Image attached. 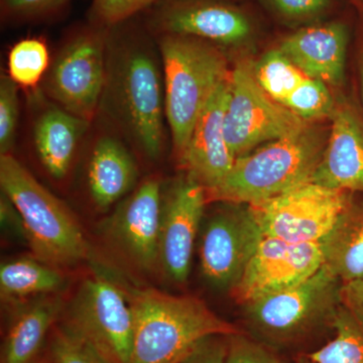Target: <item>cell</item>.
<instances>
[{"instance_id":"obj_1","label":"cell","mask_w":363,"mask_h":363,"mask_svg":"<svg viewBox=\"0 0 363 363\" xmlns=\"http://www.w3.org/2000/svg\"><path fill=\"white\" fill-rule=\"evenodd\" d=\"M123 288L135 316L130 363H181L205 339L242 333L200 298Z\"/></svg>"},{"instance_id":"obj_2","label":"cell","mask_w":363,"mask_h":363,"mask_svg":"<svg viewBox=\"0 0 363 363\" xmlns=\"http://www.w3.org/2000/svg\"><path fill=\"white\" fill-rule=\"evenodd\" d=\"M327 138L321 128L309 123L297 133L238 157L226 178L206 191L208 202L252 204L311 182Z\"/></svg>"},{"instance_id":"obj_3","label":"cell","mask_w":363,"mask_h":363,"mask_svg":"<svg viewBox=\"0 0 363 363\" xmlns=\"http://www.w3.org/2000/svg\"><path fill=\"white\" fill-rule=\"evenodd\" d=\"M159 47L164 68V112L174 152L180 162L200 114L231 70L222 50L205 40L162 35Z\"/></svg>"},{"instance_id":"obj_4","label":"cell","mask_w":363,"mask_h":363,"mask_svg":"<svg viewBox=\"0 0 363 363\" xmlns=\"http://www.w3.org/2000/svg\"><path fill=\"white\" fill-rule=\"evenodd\" d=\"M0 185L21 215L35 259L52 267L87 259L89 245L77 219L13 154L0 156Z\"/></svg>"},{"instance_id":"obj_5","label":"cell","mask_w":363,"mask_h":363,"mask_svg":"<svg viewBox=\"0 0 363 363\" xmlns=\"http://www.w3.org/2000/svg\"><path fill=\"white\" fill-rule=\"evenodd\" d=\"M107 59L104 94L131 140L150 160L164 147V91L162 74L150 49L128 42L116 47Z\"/></svg>"},{"instance_id":"obj_6","label":"cell","mask_w":363,"mask_h":363,"mask_svg":"<svg viewBox=\"0 0 363 363\" xmlns=\"http://www.w3.org/2000/svg\"><path fill=\"white\" fill-rule=\"evenodd\" d=\"M342 286L323 264L302 283L245 305L248 323L269 342H294L326 321L331 325L342 302Z\"/></svg>"},{"instance_id":"obj_7","label":"cell","mask_w":363,"mask_h":363,"mask_svg":"<svg viewBox=\"0 0 363 363\" xmlns=\"http://www.w3.org/2000/svg\"><path fill=\"white\" fill-rule=\"evenodd\" d=\"M229 84L225 135L236 159L267 143L297 133L309 123L262 89L255 77L252 60L240 59L235 64Z\"/></svg>"},{"instance_id":"obj_8","label":"cell","mask_w":363,"mask_h":363,"mask_svg":"<svg viewBox=\"0 0 363 363\" xmlns=\"http://www.w3.org/2000/svg\"><path fill=\"white\" fill-rule=\"evenodd\" d=\"M352 193L303 184L283 194L250 205L264 236L294 243H315L333 230L350 209Z\"/></svg>"},{"instance_id":"obj_9","label":"cell","mask_w":363,"mask_h":363,"mask_svg":"<svg viewBox=\"0 0 363 363\" xmlns=\"http://www.w3.org/2000/svg\"><path fill=\"white\" fill-rule=\"evenodd\" d=\"M107 54L108 37L102 28L74 33L50 66L45 92L61 108L90 123L104 94Z\"/></svg>"},{"instance_id":"obj_10","label":"cell","mask_w":363,"mask_h":363,"mask_svg":"<svg viewBox=\"0 0 363 363\" xmlns=\"http://www.w3.org/2000/svg\"><path fill=\"white\" fill-rule=\"evenodd\" d=\"M65 322L112 363H130L135 316L123 286L104 274L84 279L72 301Z\"/></svg>"},{"instance_id":"obj_11","label":"cell","mask_w":363,"mask_h":363,"mask_svg":"<svg viewBox=\"0 0 363 363\" xmlns=\"http://www.w3.org/2000/svg\"><path fill=\"white\" fill-rule=\"evenodd\" d=\"M223 203L203 225L200 262L212 286L233 291L264 235L250 205Z\"/></svg>"},{"instance_id":"obj_12","label":"cell","mask_w":363,"mask_h":363,"mask_svg":"<svg viewBox=\"0 0 363 363\" xmlns=\"http://www.w3.org/2000/svg\"><path fill=\"white\" fill-rule=\"evenodd\" d=\"M323 264L321 242L294 243L264 236L231 293L240 304L247 305L302 283Z\"/></svg>"},{"instance_id":"obj_13","label":"cell","mask_w":363,"mask_h":363,"mask_svg":"<svg viewBox=\"0 0 363 363\" xmlns=\"http://www.w3.org/2000/svg\"><path fill=\"white\" fill-rule=\"evenodd\" d=\"M207 202L206 189L189 176L176 181L162 197L160 264L175 283L187 281Z\"/></svg>"},{"instance_id":"obj_14","label":"cell","mask_w":363,"mask_h":363,"mask_svg":"<svg viewBox=\"0 0 363 363\" xmlns=\"http://www.w3.org/2000/svg\"><path fill=\"white\" fill-rule=\"evenodd\" d=\"M152 26L162 35H185L219 45H240L252 23L242 11L207 0H169L157 7Z\"/></svg>"},{"instance_id":"obj_15","label":"cell","mask_w":363,"mask_h":363,"mask_svg":"<svg viewBox=\"0 0 363 363\" xmlns=\"http://www.w3.org/2000/svg\"><path fill=\"white\" fill-rule=\"evenodd\" d=\"M162 187L147 178L128 195L107 223L112 240L138 266L152 271L160 262Z\"/></svg>"},{"instance_id":"obj_16","label":"cell","mask_w":363,"mask_h":363,"mask_svg":"<svg viewBox=\"0 0 363 363\" xmlns=\"http://www.w3.org/2000/svg\"><path fill=\"white\" fill-rule=\"evenodd\" d=\"M229 78L217 88L203 109L185 154L179 162L187 172V176L201 184L206 191L216 188L228 175L236 161L225 135V112L230 90Z\"/></svg>"},{"instance_id":"obj_17","label":"cell","mask_w":363,"mask_h":363,"mask_svg":"<svg viewBox=\"0 0 363 363\" xmlns=\"http://www.w3.org/2000/svg\"><path fill=\"white\" fill-rule=\"evenodd\" d=\"M323 156L312 177L324 187L363 194V123L351 105L336 104Z\"/></svg>"},{"instance_id":"obj_18","label":"cell","mask_w":363,"mask_h":363,"mask_svg":"<svg viewBox=\"0 0 363 363\" xmlns=\"http://www.w3.org/2000/svg\"><path fill=\"white\" fill-rule=\"evenodd\" d=\"M348 38L343 23H325L288 35L279 50L308 77L339 86L345 75Z\"/></svg>"},{"instance_id":"obj_19","label":"cell","mask_w":363,"mask_h":363,"mask_svg":"<svg viewBox=\"0 0 363 363\" xmlns=\"http://www.w3.org/2000/svg\"><path fill=\"white\" fill-rule=\"evenodd\" d=\"M138 177L135 159L123 143L109 135L97 140L88 167V185L98 207H111L130 194Z\"/></svg>"},{"instance_id":"obj_20","label":"cell","mask_w":363,"mask_h":363,"mask_svg":"<svg viewBox=\"0 0 363 363\" xmlns=\"http://www.w3.org/2000/svg\"><path fill=\"white\" fill-rule=\"evenodd\" d=\"M89 123L58 105L49 107L38 116L33 126L35 150L52 178L61 180L67 175Z\"/></svg>"},{"instance_id":"obj_21","label":"cell","mask_w":363,"mask_h":363,"mask_svg":"<svg viewBox=\"0 0 363 363\" xmlns=\"http://www.w3.org/2000/svg\"><path fill=\"white\" fill-rule=\"evenodd\" d=\"M63 308L59 296H43L16 314L2 346L1 363H33Z\"/></svg>"},{"instance_id":"obj_22","label":"cell","mask_w":363,"mask_h":363,"mask_svg":"<svg viewBox=\"0 0 363 363\" xmlns=\"http://www.w3.org/2000/svg\"><path fill=\"white\" fill-rule=\"evenodd\" d=\"M321 243L324 266L343 286L363 281V204L353 202Z\"/></svg>"},{"instance_id":"obj_23","label":"cell","mask_w":363,"mask_h":363,"mask_svg":"<svg viewBox=\"0 0 363 363\" xmlns=\"http://www.w3.org/2000/svg\"><path fill=\"white\" fill-rule=\"evenodd\" d=\"M64 284L58 269L35 257L9 260L0 267V294L6 301L51 295Z\"/></svg>"},{"instance_id":"obj_24","label":"cell","mask_w":363,"mask_h":363,"mask_svg":"<svg viewBox=\"0 0 363 363\" xmlns=\"http://www.w3.org/2000/svg\"><path fill=\"white\" fill-rule=\"evenodd\" d=\"M335 335L308 355L313 363H363V320L341 302L331 322Z\"/></svg>"},{"instance_id":"obj_25","label":"cell","mask_w":363,"mask_h":363,"mask_svg":"<svg viewBox=\"0 0 363 363\" xmlns=\"http://www.w3.org/2000/svg\"><path fill=\"white\" fill-rule=\"evenodd\" d=\"M255 74L262 89L283 105L307 77L279 49L266 52L255 62Z\"/></svg>"},{"instance_id":"obj_26","label":"cell","mask_w":363,"mask_h":363,"mask_svg":"<svg viewBox=\"0 0 363 363\" xmlns=\"http://www.w3.org/2000/svg\"><path fill=\"white\" fill-rule=\"evenodd\" d=\"M50 65L47 45L37 38L20 40L9 52V76L18 87H37L49 71Z\"/></svg>"},{"instance_id":"obj_27","label":"cell","mask_w":363,"mask_h":363,"mask_svg":"<svg viewBox=\"0 0 363 363\" xmlns=\"http://www.w3.org/2000/svg\"><path fill=\"white\" fill-rule=\"evenodd\" d=\"M284 106L303 121L312 123L327 117L331 118L336 104L326 83L307 76Z\"/></svg>"},{"instance_id":"obj_28","label":"cell","mask_w":363,"mask_h":363,"mask_svg":"<svg viewBox=\"0 0 363 363\" xmlns=\"http://www.w3.org/2000/svg\"><path fill=\"white\" fill-rule=\"evenodd\" d=\"M50 352L54 363H112L96 346L66 322L55 328Z\"/></svg>"},{"instance_id":"obj_29","label":"cell","mask_w":363,"mask_h":363,"mask_svg":"<svg viewBox=\"0 0 363 363\" xmlns=\"http://www.w3.org/2000/svg\"><path fill=\"white\" fill-rule=\"evenodd\" d=\"M18 85L9 75L0 78V156L11 154L20 116Z\"/></svg>"},{"instance_id":"obj_30","label":"cell","mask_w":363,"mask_h":363,"mask_svg":"<svg viewBox=\"0 0 363 363\" xmlns=\"http://www.w3.org/2000/svg\"><path fill=\"white\" fill-rule=\"evenodd\" d=\"M159 0H94L93 18L101 26L113 28Z\"/></svg>"},{"instance_id":"obj_31","label":"cell","mask_w":363,"mask_h":363,"mask_svg":"<svg viewBox=\"0 0 363 363\" xmlns=\"http://www.w3.org/2000/svg\"><path fill=\"white\" fill-rule=\"evenodd\" d=\"M225 363H285L264 344L245 333L228 336Z\"/></svg>"},{"instance_id":"obj_32","label":"cell","mask_w":363,"mask_h":363,"mask_svg":"<svg viewBox=\"0 0 363 363\" xmlns=\"http://www.w3.org/2000/svg\"><path fill=\"white\" fill-rule=\"evenodd\" d=\"M70 0H0L1 13L11 20H30L52 13Z\"/></svg>"},{"instance_id":"obj_33","label":"cell","mask_w":363,"mask_h":363,"mask_svg":"<svg viewBox=\"0 0 363 363\" xmlns=\"http://www.w3.org/2000/svg\"><path fill=\"white\" fill-rule=\"evenodd\" d=\"M278 13L294 20L313 18L328 9L330 0H269Z\"/></svg>"},{"instance_id":"obj_34","label":"cell","mask_w":363,"mask_h":363,"mask_svg":"<svg viewBox=\"0 0 363 363\" xmlns=\"http://www.w3.org/2000/svg\"><path fill=\"white\" fill-rule=\"evenodd\" d=\"M228 336H212L202 343L181 363H225Z\"/></svg>"},{"instance_id":"obj_35","label":"cell","mask_w":363,"mask_h":363,"mask_svg":"<svg viewBox=\"0 0 363 363\" xmlns=\"http://www.w3.org/2000/svg\"><path fill=\"white\" fill-rule=\"evenodd\" d=\"M342 302L363 320V281L342 286Z\"/></svg>"},{"instance_id":"obj_36","label":"cell","mask_w":363,"mask_h":363,"mask_svg":"<svg viewBox=\"0 0 363 363\" xmlns=\"http://www.w3.org/2000/svg\"><path fill=\"white\" fill-rule=\"evenodd\" d=\"M360 81H362V101H363V52L362 58V66H360Z\"/></svg>"},{"instance_id":"obj_37","label":"cell","mask_w":363,"mask_h":363,"mask_svg":"<svg viewBox=\"0 0 363 363\" xmlns=\"http://www.w3.org/2000/svg\"><path fill=\"white\" fill-rule=\"evenodd\" d=\"M297 363H313L311 360L309 359V358L306 357L304 359H301L300 362H298Z\"/></svg>"},{"instance_id":"obj_38","label":"cell","mask_w":363,"mask_h":363,"mask_svg":"<svg viewBox=\"0 0 363 363\" xmlns=\"http://www.w3.org/2000/svg\"><path fill=\"white\" fill-rule=\"evenodd\" d=\"M33 363H45V362H33Z\"/></svg>"}]
</instances>
